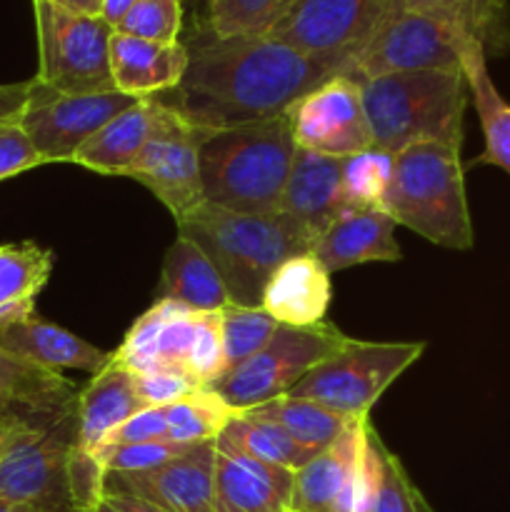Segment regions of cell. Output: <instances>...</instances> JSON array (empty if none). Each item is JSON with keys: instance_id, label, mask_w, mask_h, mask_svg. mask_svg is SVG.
<instances>
[{"instance_id": "cell-37", "label": "cell", "mask_w": 510, "mask_h": 512, "mask_svg": "<svg viewBox=\"0 0 510 512\" xmlns=\"http://www.w3.org/2000/svg\"><path fill=\"white\" fill-rule=\"evenodd\" d=\"M278 320L260 305V308H243L230 303L220 310V335H223L225 370L245 363L255 353L268 345L278 330Z\"/></svg>"}, {"instance_id": "cell-13", "label": "cell", "mask_w": 510, "mask_h": 512, "mask_svg": "<svg viewBox=\"0 0 510 512\" xmlns=\"http://www.w3.org/2000/svg\"><path fill=\"white\" fill-rule=\"evenodd\" d=\"M140 98L120 90L65 95L45 88L33 78V93L18 118L43 163H73L80 145L93 138L108 120Z\"/></svg>"}, {"instance_id": "cell-16", "label": "cell", "mask_w": 510, "mask_h": 512, "mask_svg": "<svg viewBox=\"0 0 510 512\" xmlns=\"http://www.w3.org/2000/svg\"><path fill=\"white\" fill-rule=\"evenodd\" d=\"M370 418L353 420L333 445L295 470L290 512H358Z\"/></svg>"}, {"instance_id": "cell-44", "label": "cell", "mask_w": 510, "mask_h": 512, "mask_svg": "<svg viewBox=\"0 0 510 512\" xmlns=\"http://www.w3.org/2000/svg\"><path fill=\"white\" fill-rule=\"evenodd\" d=\"M103 500H108V503L120 512H170L160 508V505L148 503V500L133 498V495H105Z\"/></svg>"}, {"instance_id": "cell-4", "label": "cell", "mask_w": 510, "mask_h": 512, "mask_svg": "<svg viewBox=\"0 0 510 512\" xmlns=\"http://www.w3.org/2000/svg\"><path fill=\"white\" fill-rule=\"evenodd\" d=\"M373 145L398 155L418 143L460 148L468 108L463 70H420L358 80Z\"/></svg>"}, {"instance_id": "cell-40", "label": "cell", "mask_w": 510, "mask_h": 512, "mask_svg": "<svg viewBox=\"0 0 510 512\" xmlns=\"http://www.w3.org/2000/svg\"><path fill=\"white\" fill-rule=\"evenodd\" d=\"M38 165H43V158L18 120L0 125V183Z\"/></svg>"}, {"instance_id": "cell-12", "label": "cell", "mask_w": 510, "mask_h": 512, "mask_svg": "<svg viewBox=\"0 0 510 512\" xmlns=\"http://www.w3.org/2000/svg\"><path fill=\"white\" fill-rule=\"evenodd\" d=\"M78 418L45 430H25L0 458V503L78 510L70 495V460Z\"/></svg>"}, {"instance_id": "cell-23", "label": "cell", "mask_w": 510, "mask_h": 512, "mask_svg": "<svg viewBox=\"0 0 510 512\" xmlns=\"http://www.w3.org/2000/svg\"><path fill=\"white\" fill-rule=\"evenodd\" d=\"M188 70L185 43H155L115 30L110 38V73L115 90L133 98H155L178 88Z\"/></svg>"}, {"instance_id": "cell-51", "label": "cell", "mask_w": 510, "mask_h": 512, "mask_svg": "<svg viewBox=\"0 0 510 512\" xmlns=\"http://www.w3.org/2000/svg\"><path fill=\"white\" fill-rule=\"evenodd\" d=\"M193 3H200V5H203V8H205V5H208L210 0H193Z\"/></svg>"}, {"instance_id": "cell-43", "label": "cell", "mask_w": 510, "mask_h": 512, "mask_svg": "<svg viewBox=\"0 0 510 512\" xmlns=\"http://www.w3.org/2000/svg\"><path fill=\"white\" fill-rule=\"evenodd\" d=\"M30 93H33V78L23 80V83L0 85V125L13 123L23 115Z\"/></svg>"}, {"instance_id": "cell-26", "label": "cell", "mask_w": 510, "mask_h": 512, "mask_svg": "<svg viewBox=\"0 0 510 512\" xmlns=\"http://www.w3.org/2000/svg\"><path fill=\"white\" fill-rule=\"evenodd\" d=\"M160 103L155 98H140L123 113L103 125L93 138L85 140L73 155V163L103 175L125 178L158 123Z\"/></svg>"}, {"instance_id": "cell-47", "label": "cell", "mask_w": 510, "mask_h": 512, "mask_svg": "<svg viewBox=\"0 0 510 512\" xmlns=\"http://www.w3.org/2000/svg\"><path fill=\"white\" fill-rule=\"evenodd\" d=\"M53 3L83 15H100V10H103V0H53Z\"/></svg>"}, {"instance_id": "cell-5", "label": "cell", "mask_w": 510, "mask_h": 512, "mask_svg": "<svg viewBox=\"0 0 510 512\" xmlns=\"http://www.w3.org/2000/svg\"><path fill=\"white\" fill-rule=\"evenodd\" d=\"M383 210L428 243L450 250H470L473 220L465 195L460 148L418 143L395 155V173Z\"/></svg>"}, {"instance_id": "cell-8", "label": "cell", "mask_w": 510, "mask_h": 512, "mask_svg": "<svg viewBox=\"0 0 510 512\" xmlns=\"http://www.w3.org/2000/svg\"><path fill=\"white\" fill-rule=\"evenodd\" d=\"M38 33V80L65 95L115 90L110 73V38L115 28L100 15H83L53 3L33 0Z\"/></svg>"}, {"instance_id": "cell-1", "label": "cell", "mask_w": 510, "mask_h": 512, "mask_svg": "<svg viewBox=\"0 0 510 512\" xmlns=\"http://www.w3.org/2000/svg\"><path fill=\"white\" fill-rule=\"evenodd\" d=\"M185 48L183 80L155 98L203 130L280 118L320 83L355 70L353 58H318L270 35L218 38L203 25Z\"/></svg>"}, {"instance_id": "cell-30", "label": "cell", "mask_w": 510, "mask_h": 512, "mask_svg": "<svg viewBox=\"0 0 510 512\" xmlns=\"http://www.w3.org/2000/svg\"><path fill=\"white\" fill-rule=\"evenodd\" d=\"M215 450L225 455L263 460V463L278 465V468L293 470V473L318 455V450L300 445L275 423L248 413H235L223 425L215 438Z\"/></svg>"}, {"instance_id": "cell-14", "label": "cell", "mask_w": 510, "mask_h": 512, "mask_svg": "<svg viewBox=\"0 0 510 512\" xmlns=\"http://www.w3.org/2000/svg\"><path fill=\"white\" fill-rule=\"evenodd\" d=\"M200 140L203 128L185 123L180 115L160 103L153 135L125 178L143 183L173 213L175 220L185 218L205 203L200 180Z\"/></svg>"}, {"instance_id": "cell-15", "label": "cell", "mask_w": 510, "mask_h": 512, "mask_svg": "<svg viewBox=\"0 0 510 512\" xmlns=\"http://www.w3.org/2000/svg\"><path fill=\"white\" fill-rule=\"evenodd\" d=\"M285 115L295 145L303 150L345 158L373 145L360 83L350 75H335L320 83Z\"/></svg>"}, {"instance_id": "cell-21", "label": "cell", "mask_w": 510, "mask_h": 512, "mask_svg": "<svg viewBox=\"0 0 510 512\" xmlns=\"http://www.w3.org/2000/svg\"><path fill=\"white\" fill-rule=\"evenodd\" d=\"M313 255L330 275L363 263H398L395 220L383 208H350L315 240Z\"/></svg>"}, {"instance_id": "cell-38", "label": "cell", "mask_w": 510, "mask_h": 512, "mask_svg": "<svg viewBox=\"0 0 510 512\" xmlns=\"http://www.w3.org/2000/svg\"><path fill=\"white\" fill-rule=\"evenodd\" d=\"M115 30L155 43H178L183 30V0H138Z\"/></svg>"}, {"instance_id": "cell-50", "label": "cell", "mask_w": 510, "mask_h": 512, "mask_svg": "<svg viewBox=\"0 0 510 512\" xmlns=\"http://www.w3.org/2000/svg\"><path fill=\"white\" fill-rule=\"evenodd\" d=\"M88 512H120V510H115V508H113V505H110V503H108V500H100V503H98V505H95V508H93V510H88Z\"/></svg>"}, {"instance_id": "cell-39", "label": "cell", "mask_w": 510, "mask_h": 512, "mask_svg": "<svg viewBox=\"0 0 510 512\" xmlns=\"http://www.w3.org/2000/svg\"><path fill=\"white\" fill-rule=\"evenodd\" d=\"M195 445H180L160 440V443H130V445H105L95 455V465L108 473H145V470L160 468L170 460L180 458Z\"/></svg>"}, {"instance_id": "cell-34", "label": "cell", "mask_w": 510, "mask_h": 512, "mask_svg": "<svg viewBox=\"0 0 510 512\" xmlns=\"http://www.w3.org/2000/svg\"><path fill=\"white\" fill-rule=\"evenodd\" d=\"M298 0H210L200 20L218 38L268 35Z\"/></svg>"}, {"instance_id": "cell-10", "label": "cell", "mask_w": 510, "mask_h": 512, "mask_svg": "<svg viewBox=\"0 0 510 512\" xmlns=\"http://www.w3.org/2000/svg\"><path fill=\"white\" fill-rule=\"evenodd\" d=\"M405 0H298L270 38L318 58H353L375 38Z\"/></svg>"}, {"instance_id": "cell-42", "label": "cell", "mask_w": 510, "mask_h": 512, "mask_svg": "<svg viewBox=\"0 0 510 512\" xmlns=\"http://www.w3.org/2000/svg\"><path fill=\"white\" fill-rule=\"evenodd\" d=\"M133 378H135V390H138L145 408L170 405L175 403V400H183L200 390L198 385H193L190 380L180 378V375H170V373H153V375L133 373Z\"/></svg>"}, {"instance_id": "cell-46", "label": "cell", "mask_w": 510, "mask_h": 512, "mask_svg": "<svg viewBox=\"0 0 510 512\" xmlns=\"http://www.w3.org/2000/svg\"><path fill=\"white\" fill-rule=\"evenodd\" d=\"M25 430H33V428H28V425L18 423V420L0 418V458H3V455L8 453L10 445H13L15 440H18L20 435L25 433Z\"/></svg>"}, {"instance_id": "cell-25", "label": "cell", "mask_w": 510, "mask_h": 512, "mask_svg": "<svg viewBox=\"0 0 510 512\" xmlns=\"http://www.w3.org/2000/svg\"><path fill=\"white\" fill-rule=\"evenodd\" d=\"M0 348L20 355L40 368L58 370V373L70 368L95 375L110 363V355H113L95 348L88 340L78 338L60 325L40 320L38 315H30L20 323L0 330Z\"/></svg>"}, {"instance_id": "cell-2", "label": "cell", "mask_w": 510, "mask_h": 512, "mask_svg": "<svg viewBox=\"0 0 510 512\" xmlns=\"http://www.w3.org/2000/svg\"><path fill=\"white\" fill-rule=\"evenodd\" d=\"M288 115L235 128L203 130L200 180L205 203L230 213H278L295 160Z\"/></svg>"}, {"instance_id": "cell-31", "label": "cell", "mask_w": 510, "mask_h": 512, "mask_svg": "<svg viewBox=\"0 0 510 512\" xmlns=\"http://www.w3.org/2000/svg\"><path fill=\"white\" fill-rule=\"evenodd\" d=\"M405 10L433 15L483 45L485 55L510 53L508 0H405Z\"/></svg>"}, {"instance_id": "cell-9", "label": "cell", "mask_w": 510, "mask_h": 512, "mask_svg": "<svg viewBox=\"0 0 510 512\" xmlns=\"http://www.w3.org/2000/svg\"><path fill=\"white\" fill-rule=\"evenodd\" d=\"M425 343L350 340L340 353L310 370L290 398L310 400L348 420L370 418L380 395L423 355Z\"/></svg>"}, {"instance_id": "cell-3", "label": "cell", "mask_w": 510, "mask_h": 512, "mask_svg": "<svg viewBox=\"0 0 510 512\" xmlns=\"http://www.w3.org/2000/svg\"><path fill=\"white\" fill-rule=\"evenodd\" d=\"M178 235L193 240L218 268L230 303L260 308L270 275L288 258L313 253V238L285 215H245L203 203L175 220Z\"/></svg>"}, {"instance_id": "cell-49", "label": "cell", "mask_w": 510, "mask_h": 512, "mask_svg": "<svg viewBox=\"0 0 510 512\" xmlns=\"http://www.w3.org/2000/svg\"><path fill=\"white\" fill-rule=\"evenodd\" d=\"M415 505H418V512H435V510L428 505V500H425L423 495H420V490H418V495H415Z\"/></svg>"}, {"instance_id": "cell-32", "label": "cell", "mask_w": 510, "mask_h": 512, "mask_svg": "<svg viewBox=\"0 0 510 512\" xmlns=\"http://www.w3.org/2000/svg\"><path fill=\"white\" fill-rule=\"evenodd\" d=\"M418 488L410 483L398 455L388 450L375 425H368L365 478L358 512H418Z\"/></svg>"}, {"instance_id": "cell-48", "label": "cell", "mask_w": 510, "mask_h": 512, "mask_svg": "<svg viewBox=\"0 0 510 512\" xmlns=\"http://www.w3.org/2000/svg\"><path fill=\"white\" fill-rule=\"evenodd\" d=\"M0 512H55V510L35 508V505H15V503H0ZM65 512H78V510H65Z\"/></svg>"}, {"instance_id": "cell-33", "label": "cell", "mask_w": 510, "mask_h": 512, "mask_svg": "<svg viewBox=\"0 0 510 512\" xmlns=\"http://www.w3.org/2000/svg\"><path fill=\"white\" fill-rule=\"evenodd\" d=\"M243 413L275 423L290 438L298 440L300 445L318 450V453L328 448V445H333L343 435V430L353 423V420L343 418V415L333 413V410L323 408V405L290 398V395L270 400V403L258 405V408L243 410Z\"/></svg>"}, {"instance_id": "cell-17", "label": "cell", "mask_w": 510, "mask_h": 512, "mask_svg": "<svg viewBox=\"0 0 510 512\" xmlns=\"http://www.w3.org/2000/svg\"><path fill=\"white\" fill-rule=\"evenodd\" d=\"M105 495H133L170 512H215V440L145 473H108Z\"/></svg>"}, {"instance_id": "cell-35", "label": "cell", "mask_w": 510, "mask_h": 512, "mask_svg": "<svg viewBox=\"0 0 510 512\" xmlns=\"http://www.w3.org/2000/svg\"><path fill=\"white\" fill-rule=\"evenodd\" d=\"M165 415H168V443L203 445L218 438L235 410L210 390H198L188 398L165 405Z\"/></svg>"}, {"instance_id": "cell-7", "label": "cell", "mask_w": 510, "mask_h": 512, "mask_svg": "<svg viewBox=\"0 0 510 512\" xmlns=\"http://www.w3.org/2000/svg\"><path fill=\"white\" fill-rule=\"evenodd\" d=\"M350 340H353L350 335L328 320L308 328L278 325L275 335L260 353L225 370L208 390L235 413L258 408L288 395L310 370L340 353Z\"/></svg>"}, {"instance_id": "cell-6", "label": "cell", "mask_w": 510, "mask_h": 512, "mask_svg": "<svg viewBox=\"0 0 510 512\" xmlns=\"http://www.w3.org/2000/svg\"><path fill=\"white\" fill-rule=\"evenodd\" d=\"M113 358L130 373H170L208 390L225 373L220 313L155 300L128 330Z\"/></svg>"}, {"instance_id": "cell-27", "label": "cell", "mask_w": 510, "mask_h": 512, "mask_svg": "<svg viewBox=\"0 0 510 512\" xmlns=\"http://www.w3.org/2000/svg\"><path fill=\"white\" fill-rule=\"evenodd\" d=\"M155 300H173L198 313H220L230 305L218 268L193 240L178 235L165 253Z\"/></svg>"}, {"instance_id": "cell-41", "label": "cell", "mask_w": 510, "mask_h": 512, "mask_svg": "<svg viewBox=\"0 0 510 512\" xmlns=\"http://www.w3.org/2000/svg\"><path fill=\"white\" fill-rule=\"evenodd\" d=\"M168 440V415L165 405L143 408L133 418L125 420L115 433L110 435L108 445H130V443H160Z\"/></svg>"}, {"instance_id": "cell-18", "label": "cell", "mask_w": 510, "mask_h": 512, "mask_svg": "<svg viewBox=\"0 0 510 512\" xmlns=\"http://www.w3.org/2000/svg\"><path fill=\"white\" fill-rule=\"evenodd\" d=\"M80 388L58 370L40 368L0 348V418L33 430L55 428L78 418Z\"/></svg>"}, {"instance_id": "cell-22", "label": "cell", "mask_w": 510, "mask_h": 512, "mask_svg": "<svg viewBox=\"0 0 510 512\" xmlns=\"http://www.w3.org/2000/svg\"><path fill=\"white\" fill-rule=\"evenodd\" d=\"M293 470L215 450V512H290Z\"/></svg>"}, {"instance_id": "cell-28", "label": "cell", "mask_w": 510, "mask_h": 512, "mask_svg": "<svg viewBox=\"0 0 510 512\" xmlns=\"http://www.w3.org/2000/svg\"><path fill=\"white\" fill-rule=\"evenodd\" d=\"M463 75L485 138L483 153L463 168L495 165L510 175V103L495 88L488 70V55L475 40L463 50Z\"/></svg>"}, {"instance_id": "cell-29", "label": "cell", "mask_w": 510, "mask_h": 512, "mask_svg": "<svg viewBox=\"0 0 510 512\" xmlns=\"http://www.w3.org/2000/svg\"><path fill=\"white\" fill-rule=\"evenodd\" d=\"M53 273V253L33 240L0 245V330L35 315V298Z\"/></svg>"}, {"instance_id": "cell-36", "label": "cell", "mask_w": 510, "mask_h": 512, "mask_svg": "<svg viewBox=\"0 0 510 512\" xmlns=\"http://www.w3.org/2000/svg\"><path fill=\"white\" fill-rule=\"evenodd\" d=\"M343 193L350 208H383L395 173V155L370 145L360 153L345 155Z\"/></svg>"}, {"instance_id": "cell-20", "label": "cell", "mask_w": 510, "mask_h": 512, "mask_svg": "<svg viewBox=\"0 0 510 512\" xmlns=\"http://www.w3.org/2000/svg\"><path fill=\"white\" fill-rule=\"evenodd\" d=\"M143 408L145 403L135 390L133 373L110 355V363L80 388L75 453L95 463V455L108 445L115 428Z\"/></svg>"}, {"instance_id": "cell-45", "label": "cell", "mask_w": 510, "mask_h": 512, "mask_svg": "<svg viewBox=\"0 0 510 512\" xmlns=\"http://www.w3.org/2000/svg\"><path fill=\"white\" fill-rule=\"evenodd\" d=\"M135 3H138V0H103L100 18H103L108 25H113V28H118V25L123 23L125 15L133 10Z\"/></svg>"}, {"instance_id": "cell-11", "label": "cell", "mask_w": 510, "mask_h": 512, "mask_svg": "<svg viewBox=\"0 0 510 512\" xmlns=\"http://www.w3.org/2000/svg\"><path fill=\"white\" fill-rule=\"evenodd\" d=\"M473 40L433 15L403 8L365 45L350 78L368 80L393 73H420V70L460 73L463 50Z\"/></svg>"}, {"instance_id": "cell-19", "label": "cell", "mask_w": 510, "mask_h": 512, "mask_svg": "<svg viewBox=\"0 0 510 512\" xmlns=\"http://www.w3.org/2000/svg\"><path fill=\"white\" fill-rule=\"evenodd\" d=\"M350 210L343 193V160L313 150H295L293 168L280 198L278 213L315 240Z\"/></svg>"}, {"instance_id": "cell-24", "label": "cell", "mask_w": 510, "mask_h": 512, "mask_svg": "<svg viewBox=\"0 0 510 512\" xmlns=\"http://www.w3.org/2000/svg\"><path fill=\"white\" fill-rule=\"evenodd\" d=\"M333 285L325 265L313 253L288 258L273 275L263 290V308L280 325H308L323 323L328 315Z\"/></svg>"}]
</instances>
